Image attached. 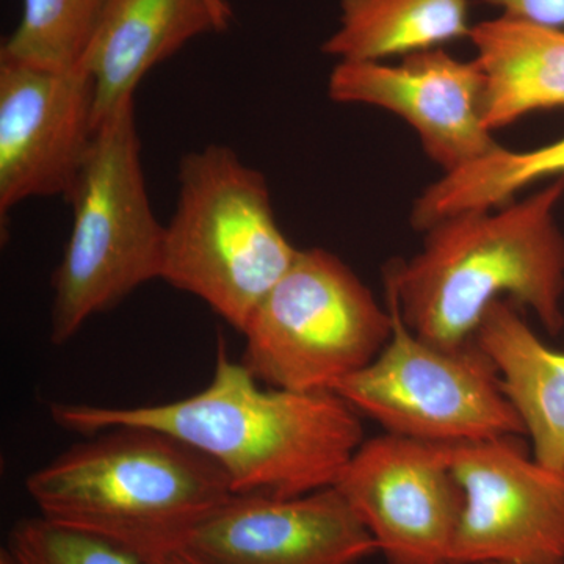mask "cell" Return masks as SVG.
<instances>
[{
    "label": "cell",
    "mask_w": 564,
    "mask_h": 564,
    "mask_svg": "<svg viewBox=\"0 0 564 564\" xmlns=\"http://www.w3.org/2000/svg\"><path fill=\"white\" fill-rule=\"evenodd\" d=\"M90 436L29 475L41 518L148 558L180 547L234 496L217 464L169 434L118 426Z\"/></svg>",
    "instance_id": "3957f363"
},
{
    "label": "cell",
    "mask_w": 564,
    "mask_h": 564,
    "mask_svg": "<svg viewBox=\"0 0 564 564\" xmlns=\"http://www.w3.org/2000/svg\"><path fill=\"white\" fill-rule=\"evenodd\" d=\"M463 508L452 564H564V473L519 436L448 445Z\"/></svg>",
    "instance_id": "ba28073f"
},
{
    "label": "cell",
    "mask_w": 564,
    "mask_h": 564,
    "mask_svg": "<svg viewBox=\"0 0 564 564\" xmlns=\"http://www.w3.org/2000/svg\"><path fill=\"white\" fill-rule=\"evenodd\" d=\"M358 411L334 391L262 388L217 339L210 383L185 399L141 406L54 403L62 429L96 434L118 426L173 436L212 459L232 494L288 499L333 488L364 443Z\"/></svg>",
    "instance_id": "6da1fadb"
},
{
    "label": "cell",
    "mask_w": 564,
    "mask_h": 564,
    "mask_svg": "<svg viewBox=\"0 0 564 564\" xmlns=\"http://www.w3.org/2000/svg\"><path fill=\"white\" fill-rule=\"evenodd\" d=\"M296 252L274 217L265 177L236 151L209 144L182 159L161 280L242 333Z\"/></svg>",
    "instance_id": "277c9868"
},
{
    "label": "cell",
    "mask_w": 564,
    "mask_h": 564,
    "mask_svg": "<svg viewBox=\"0 0 564 564\" xmlns=\"http://www.w3.org/2000/svg\"><path fill=\"white\" fill-rule=\"evenodd\" d=\"M96 133L95 84L82 66L0 55V215L29 198L68 196Z\"/></svg>",
    "instance_id": "30bf717a"
},
{
    "label": "cell",
    "mask_w": 564,
    "mask_h": 564,
    "mask_svg": "<svg viewBox=\"0 0 564 564\" xmlns=\"http://www.w3.org/2000/svg\"><path fill=\"white\" fill-rule=\"evenodd\" d=\"M143 562L144 564H206L182 545L158 555L148 556V558H143Z\"/></svg>",
    "instance_id": "44dd1931"
},
{
    "label": "cell",
    "mask_w": 564,
    "mask_h": 564,
    "mask_svg": "<svg viewBox=\"0 0 564 564\" xmlns=\"http://www.w3.org/2000/svg\"><path fill=\"white\" fill-rule=\"evenodd\" d=\"M392 336L364 369L333 391L386 433L434 444L521 436L524 425L491 359L473 343L456 350L415 336L386 289Z\"/></svg>",
    "instance_id": "52a82bcc"
},
{
    "label": "cell",
    "mask_w": 564,
    "mask_h": 564,
    "mask_svg": "<svg viewBox=\"0 0 564 564\" xmlns=\"http://www.w3.org/2000/svg\"><path fill=\"white\" fill-rule=\"evenodd\" d=\"M547 177H564V137L530 151L507 150L499 144L426 187L415 199L411 223L423 232L459 212L503 206Z\"/></svg>",
    "instance_id": "e0dca14e"
},
{
    "label": "cell",
    "mask_w": 564,
    "mask_h": 564,
    "mask_svg": "<svg viewBox=\"0 0 564 564\" xmlns=\"http://www.w3.org/2000/svg\"><path fill=\"white\" fill-rule=\"evenodd\" d=\"M474 343L496 366L534 458L564 473V351L545 345L507 300L489 307Z\"/></svg>",
    "instance_id": "9a60e30c"
},
{
    "label": "cell",
    "mask_w": 564,
    "mask_h": 564,
    "mask_svg": "<svg viewBox=\"0 0 564 564\" xmlns=\"http://www.w3.org/2000/svg\"><path fill=\"white\" fill-rule=\"evenodd\" d=\"M231 18L225 0H110L80 63L95 84L96 129L155 65Z\"/></svg>",
    "instance_id": "4fadbf2b"
},
{
    "label": "cell",
    "mask_w": 564,
    "mask_h": 564,
    "mask_svg": "<svg viewBox=\"0 0 564 564\" xmlns=\"http://www.w3.org/2000/svg\"><path fill=\"white\" fill-rule=\"evenodd\" d=\"M507 17L564 31V0H484Z\"/></svg>",
    "instance_id": "ffe728a7"
},
{
    "label": "cell",
    "mask_w": 564,
    "mask_h": 564,
    "mask_svg": "<svg viewBox=\"0 0 564 564\" xmlns=\"http://www.w3.org/2000/svg\"><path fill=\"white\" fill-rule=\"evenodd\" d=\"M110 0H24L0 55L50 68H77Z\"/></svg>",
    "instance_id": "ac0fdd59"
},
{
    "label": "cell",
    "mask_w": 564,
    "mask_h": 564,
    "mask_svg": "<svg viewBox=\"0 0 564 564\" xmlns=\"http://www.w3.org/2000/svg\"><path fill=\"white\" fill-rule=\"evenodd\" d=\"M242 334L243 366L261 383L333 391L380 355L392 336V314L343 259L311 248L296 252Z\"/></svg>",
    "instance_id": "8992f818"
},
{
    "label": "cell",
    "mask_w": 564,
    "mask_h": 564,
    "mask_svg": "<svg viewBox=\"0 0 564 564\" xmlns=\"http://www.w3.org/2000/svg\"><path fill=\"white\" fill-rule=\"evenodd\" d=\"M469 0H340L322 52L339 62H386L469 39Z\"/></svg>",
    "instance_id": "2e32d148"
},
{
    "label": "cell",
    "mask_w": 564,
    "mask_h": 564,
    "mask_svg": "<svg viewBox=\"0 0 564 564\" xmlns=\"http://www.w3.org/2000/svg\"><path fill=\"white\" fill-rule=\"evenodd\" d=\"M564 177L522 199L464 210L426 229L413 259L393 263L386 289L408 328L447 350L474 343L500 300L533 311L551 334L564 328V236L556 207Z\"/></svg>",
    "instance_id": "7a4b0ae2"
},
{
    "label": "cell",
    "mask_w": 564,
    "mask_h": 564,
    "mask_svg": "<svg viewBox=\"0 0 564 564\" xmlns=\"http://www.w3.org/2000/svg\"><path fill=\"white\" fill-rule=\"evenodd\" d=\"M206 564H356L378 552L336 486L304 496H234L185 538Z\"/></svg>",
    "instance_id": "7c38bea8"
},
{
    "label": "cell",
    "mask_w": 564,
    "mask_h": 564,
    "mask_svg": "<svg viewBox=\"0 0 564 564\" xmlns=\"http://www.w3.org/2000/svg\"><path fill=\"white\" fill-rule=\"evenodd\" d=\"M336 488L389 564H452L463 491L447 444L364 441Z\"/></svg>",
    "instance_id": "9c48e42d"
},
{
    "label": "cell",
    "mask_w": 564,
    "mask_h": 564,
    "mask_svg": "<svg viewBox=\"0 0 564 564\" xmlns=\"http://www.w3.org/2000/svg\"><path fill=\"white\" fill-rule=\"evenodd\" d=\"M328 93L334 102L377 107L402 118L444 173L499 147L486 128L480 68L443 47L399 63L337 62Z\"/></svg>",
    "instance_id": "8fae6325"
},
{
    "label": "cell",
    "mask_w": 564,
    "mask_h": 564,
    "mask_svg": "<svg viewBox=\"0 0 564 564\" xmlns=\"http://www.w3.org/2000/svg\"><path fill=\"white\" fill-rule=\"evenodd\" d=\"M469 40L484 77L489 131L564 107L563 29L500 14L474 24Z\"/></svg>",
    "instance_id": "5bb4252c"
},
{
    "label": "cell",
    "mask_w": 564,
    "mask_h": 564,
    "mask_svg": "<svg viewBox=\"0 0 564 564\" xmlns=\"http://www.w3.org/2000/svg\"><path fill=\"white\" fill-rule=\"evenodd\" d=\"M0 564H144L129 549L95 534L54 524L44 518L24 519L11 530Z\"/></svg>",
    "instance_id": "d6986e66"
},
{
    "label": "cell",
    "mask_w": 564,
    "mask_h": 564,
    "mask_svg": "<svg viewBox=\"0 0 564 564\" xmlns=\"http://www.w3.org/2000/svg\"><path fill=\"white\" fill-rule=\"evenodd\" d=\"M133 99L96 129L66 196L73 228L55 270L52 344L69 343L95 315L161 278L166 226L152 212Z\"/></svg>",
    "instance_id": "5b68a950"
}]
</instances>
